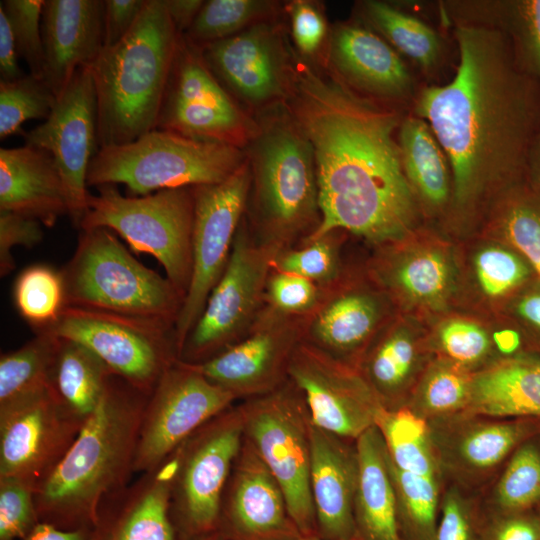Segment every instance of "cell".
I'll return each mask as SVG.
<instances>
[{
  "mask_svg": "<svg viewBox=\"0 0 540 540\" xmlns=\"http://www.w3.org/2000/svg\"><path fill=\"white\" fill-rule=\"evenodd\" d=\"M288 77L283 106L311 145L319 189L321 220L305 240L334 230L378 245L404 240L417 208L396 141L399 113L291 45Z\"/></svg>",
  "mask_w": 540,
  "mask_h": 540,
  "instance_id": "obj_1",
  "label": "cell"
},
{
  "mask_svg": "<svg viewBox=\"0 0 540 540\" xmlns=\"http://www.w3.org/2000/svg\"><path fill=\"white\" fill-rule=\"evenodd\" d=\"M454 78L422 90L416 113L428 123L452 171L456 206L465 209L495 180L515 170L530 124L527 87L502 33L489 26H457Z\"/></svg>",
  "mask_w": 540,
  "mask_h": 540,
  "instance_id": "obj_2",
  "label": "cell"
},
{
  "mask_svg": "<svg viewBox=\"0 0 540 540\" xmlns=\"http://www.w3.org/2000/svg\"><path fill=\"white\" fill-rule=\"evenodd\" d=\"M150 394L113 375L94 413L35 488L40 522L60 529L94 528L102 502L128 485Z\"/></svg>",
  "mask_w": 540,
  "mask_h": 540,
  "instance_id": "obj_3",
  "label": "cell"
},
{
  "mask_svg": "<svg viewBox=\"0 0 540 540\" xmlns=\"http://www.w3.org/2000/svg\"><path fill=\"white\" fill-rule=\"evenodd\" d=\"M181 34L163 0H147L131 31L91 66L98 149L154 130Z\"/></svg>",
  "mask_w": 540,
  "mask_h": 540,
  "instance_id": "obj_4",
  "label": "cell"
},
{
  "mask_svg": "<svg viewBox=\"0 0 540 540\" xmlns=\"http://www.w3.org/2000/svg\"><path fill=\"white\" fill-rule=\"evenodd\" d=\"M277 107L259 117L246 148L251 185L245 217L254 236L279 250L308 238L321 220L311 145L289 113Z\"/></svg>",
  "mask_w": 540,
  "mask_h": 540,
  "instance_id": "obj_5",
  "label": "cell"
},
{
  "mask_svg": "<svg viewBox=\"0 0 540 540\" xmlns=\"http://www.w3.org/2000/svg\"><path fill=\"white\" fill-rule=\"evenodd\" d=\"M64 304L175 326L185 296L167 278L139 262L107 228L81 230L76 250L60 271Z\"/></svg>",
  "mask_w": 540,
  "mask_h": 540,
  "instance_id": "obj_6",
  "label": "cell"
},
{
  "mask_svg": "<svg viewBox=\"0 0 540 540\" xmlns=\"http://www.w3.org/2000/svg\"><path fill=\"white\" fill-rule=\"evenodd\" d=\"M247 159L232 145L154 129L136 140L99 148L87 172V186L123 184L130 196L216 184Z\"/></svg>",
  "mask_w": 540,
  "mask_h": 540,
  "instance_id": "obj_7",
  "label": "cell"
},
{
  "mask_svg": "<svg viewBox=\"0 0 540 540\" xmlns=\"http://www.w3.org/2000/svg\"><path fill=\"white\" fill-rule=\"evenodd\" d=\"M194 194L192 187L124 196L116 185L97 186L90 194L80 230L107 228L135 252L152 255L166 277L185 296L192 275Z\"/></svg>",
  "mask_w": 540,
  "mask_h": 540,
  "instance_id": "obj_8",
  "label": "cell"
},
{
  "mask_svg": "<svg viewBox=\"0 0 540 540\" xmlns=\"http://www.w3.org/2000/svg\"><path fill=\"white\" fill-rule=\"evenodd\" d=\"M34 332L80 343L146 394L178 359L175 326L158 320L64 306L53 323Z\"/></svg>",
  "mask_w": 540,
  "mask_h": 540,
  "instance_id": "obj_9",
  "label": "cell"
},
{
  "mask_svg": "<svg viewBox=\"0 0 540 540\" xmlns=\"http://www.w3.org/2000/svg\"><path fill=\"white\" fill-rule=\"evenodd\" d=\"M245 435L279 483L302 536L314 535L310 418L302 394L288 380L242 405Z\"/></svg>",
  "mask_w": 540,
  "mask_h": 540,
  "instance_id": "obj_10",
  "label": "cell"
},
{
  "mask_svg": "<svg viewBox=\"0 0 540 540\" xmlns=\"http://www.w3.org/2000/svg\"><path fill=\"white\" fill-rule=\"evenodd\" d=\"M244 437L242 406L229 407L178 448L170 509L182 540L216 533L223 495Z\"/></svg>",
  "mask_w": 540,
  "mask_h": 540,
  "instance_id": "obj_11",
  "label": "cell"
},
{
  "mask_svg": "<svg viewBox=\"0 0 540 540\" xmlns=\"http://www.w3.org/2000/svg\"><path fill=\"white\" fill-rule=\"evenodd\" d=\"M278 251L254 236L244 215L225 271L186 337L178 360L205 362L245 336L264 307L266 281Z\"/></svg>",
  "mask_w": 540,
  "mask_h": 540,
  "instance_id": "obj_12",
  "label": "cell"
},
{
  "mask_svg": "<svg viewBox=\"0 0 540 540\" xmlns=\"http://www.w3.org/2000/svg\"><path fill=\"white\" fill-rule=\"evenodd\" d=\"M155 129L245 150L260 124L222 86L201 49L181 35Z\"/></svg>",
  "mask_w": 540,
  "mask_h": 540,
  "instance_id": "obj_13",
  "label": "cell"
},
{
  "mask_svg": "<svg viewBox=\"0 0 540 540\" xmlns=\"http://www.w3.org/2000/svg\"><path fill=\"white\" fill-rule=\"evenodd\" d=\"M250 185L247 157L224 181L192 187V275L175 323L178 354L228 264L238 227L246 213Z\"/></svg>",
  "mask_w": 540,
  "mask_h": 540,
  "instance_id": "obj_14",
  "label": "cell"
},
{
  "mask_svg": "<svg viewBox=\"0 0 540 540\" xmlns=\"http://www.w3.org/2000/svg\"><path fill=\"white\" fill-rule=\"evenodd\" d=\"M236 397L192 365L176 360L148 397L140 425L134 473L159 466L197 430L231 407Z\"/></svg>",
  "mask_w": 540,
  "mask_h": 540,
  "instance_id": "obj_15",
  "label": "cell"
},
{
  "mask_svg": "<svg viewBox=\"0 0 540 540\" xmlns=\"http://www.w3.org/2000/svg\"><path fill=\"white\" fill-rule=\"evenodd\" d=\"M26 145L49 152L65 186L76 228L88 210L87 172L98 150L97 97L91 67H80L44 122L23 133Z\"/></svg>",
  "mask_w": 540,
  "mask_h": 540,
  "instance_id": "obj_16",
  "label": "cell"
},
{
  "mask_svg": "<svg viewBox=\"0 0 540 540\" xmlns=\"http://www.w3.org/2000/svg\"><path fill=\"white\" fill-rule=\"evenodd\" d=\"M288 378L302 394L311 423L344 439L356 440L375 426L385 407L358 367L303 341L293 353Z\"/></svg>",
  "mask_w": 540,
  "mask_h": 540,
  "instance_id": "obj_17",
  "label": "cell"
},
{
  "mask_svg": "<svg viewBox=\"0 0 540 540\" xmlns=\"http://www.w3.org/2000/svg\"><path fill=\"white\" fill-rule=\"evenodd\" d=\"M200 49L215 77L248 111L266 112L286 101L290 44L274 19Z\"/></svg>",
  "mask_w": 540,
  "mask_h": 540,
  "instance_id": "obj_18",
  "label": "cell"
},
{
  "mask_svg": "<svg viewBox=\"0 0 540 540\" xmlns=\"http://www.w3.org/2000/svg\"><path fill=\"white\" fill-rule=\"evenodd\" d=\"M305 318L264 305L242 339L209 360L190 365L236 399L270 393L288 380L291 358L303 341Z\"/></svg>",
  "mask_w": 540,
  "mask_h": 540,
  "instance_id": "obj_19",
  "label": "cell"
},
{
  "mask_svg": "<svg viewBox=\"0 0 540 540\" xmlns=\"http://www.w3.org/2000/svg\"><path fill=\"white\" fill-rule=\"evenodd\" d=\"M82 426L61 410L48 389L0 407V478L36 488Z\"/></svg>",
  "mask_w": 540,
  "mask_h": 540,
  "instance_id": "obj_20",
  "label": "cell"
},
{
  "mask_svg": "<svg viewBox=\"0 0 540 540\" xmlns=\"http://www.w3.org/2000/svg\"><path fill=\"white\" fill-rule=\"evenodd\" d=\"M222 500L232 531L247 540H295L301 533L290 517L284 493L245 435Z\"/></svg>",
  "mask_w": 540,
  "mask_h": 540,
  "instance_id": "obj_21",
  "label": "cell"
},
{
  "mask_svg": "<svg viewBox=\"0 0 540 540\" xmlns=\"http://www.w3.org/2000/svg\"><path fill=\"white\" fill-rule=\"evenodd\" d=\"M178 449L133 484L106 498L95 526L97 540H182L171 517V485Z\"/></svg>",
  "mask_w": 540,
  "mask_h": 540,
  "instance_id": "obj_22",
  "label": "cell"
},
{
  "mask_svg": "<svg viewBox=\"0 0 540 540\" xmlns=\"http://www.w3.org/2000/svg\"><path fill=\"white\" fill-rule=\"evenodd\" d=\"M41 31L43 79L58 98L80 67H91L104 48L103 0H45Z\"/></svg>",
  "mask_w": 540,
  "mask_h": 540,
  "instance_id": "obj_23",
  "label": "cell"
},
{
  "mask_svg": "<svg viewBox=\"0 0 540 540\" xmlns=\"http://www.w3.org/2000/svg\"><path fill=\"white\" fill-rule=\"evenodd\" d=\"M354 90L399 99L411 89V77L397 51L373 31L339 24L330 32L326 56L319 61Z\"/></svg>",
  "mask_w": 540,
  "mask_h": 540,
  "instance_id": "obj_24",
  "label": "cell"
},
{
  "mask_svg": "<svg viewBox=\"0 0 540 540\" xmlns=\"http://www.w3.org/2000/svg\"><path fill=\"white\" fill-rule=\"evenodd\" d=\"M310 424L311 492L316 521L326 540L356 538V447Z\"/></svg>",
  "mask_w": 540,
  "mask_h": 540,
  "instance_id": "obj_25",
  "label": "cell"
},
{
  "mask_svg": "<svg viewBox=\"0 0 540 540\" xmlns=\"http://www.w3.org/2000/svg\"><path fill=\"white\" fill-rule=\"evenodd\" d=\"M384 315L380 297L347 288L342 279L330 287L317 309L305 318L303 342L345 364L358 367L359 355Z\"/></svg>",
  "mask_w": 540,
  "mask_h": 540,
  "instance_id": "obj_26",
  "label": "cell"
},
{
  "mask_svg": "<svg viewBox=\"0 0 540 540\" xmlns=\"http://www.w3.org/2000/svg\"><path fill=\"white\" fill-rule=\"evenodd\" d=\"M0 210L52 227L68 215L65 186L52 155L24 144L0 149Z\"/></svg>",
  "mask_w": 540,
  "mask_h": 540,
  "instance_id": "obj_27",
  "label": "cell"
},
{
  "mask_svg": "<svg viewBox=\"0 0 540 540\" xmlns=\"http://www.w3.org/2000/svg\"><path fill=\"white\" fill-rule=\"evenodd\" d=\"M355 441L358 478L354 509L362 540H401L398 497L383 437L373 426Z\"/></svg>",
  "mask_w": 540,
  "mask_h": 540,
  "instance_id": "obj_28",
  "label": "cell"
},
{
  "mask_svg": "<svg viewBox=\"0 0 540 540\" xmlns=\"http://www.w3.org/2000/svg\"><path fill=\"white\" fill-rule=\"evenodd\" d=\"M463 424L456 432L434 442L440 464L459 475H479L494 470L521 441L530 428L523 421L476 420L459 415Z\"/></svg>",
  "mask_w": 540,
  "mask_h": 540,
  "instance_id": "obj_29",
  "label": "cell"
},
{
  "mask_svg": "<svg viewBox=\"0 0 540 540\" xmlns=\"http://www.w3.org/2000/svg\"><path fill=\"white\" fill-rule=\"evenodd\" d=\"M465 415L540 416V361L511 359L472 377Z\"/></svg>",
  "mask_w": 540,
  "mask_h": 540,
  "instance_id": "obj_30",
  "label": "cell"
},
{
  "mask_svg": "<svg viewBox=\"0 0 540 540\" xmlns=\"http://www.w3.org/2000/svg\"><path fill=\"white\" fill-rule=\"evenodd\" d=\"M58 339L48 390L61 410L83 425L97 409L115 374L85 346Z\"/></svg>",
  "mask_w": 540,
  "mask_h": 540,
  "instance_id": "obj_31",
  "label": "cell"
},
{
  "mask_svg": "<svg viewBox=\"0 0 540 540\" xmlns=\"http://www.w3.org/2000/svg\"><path fill=\"white\" fill-rule=\"evenodd\" d=\"M398 142L414 193L433 208L445 205L450 195V164L428 123L419 117L403 119Z\"/></svg>",
  "mask_w": 540,
  "mask_h": 540,
  "instance_id": "obj_32",
  "label": "cell"
},
{
  "mask_svg": "<svg viewBox=\"0 0 540 540\" xmlns=\"http://www.w3.org/2000/svg\"><path fill=\"white\" fill-rule=\"evenodd\" d=\"M390 463L417 475L440 477L441 464L429 422L410 407H383L376 418Z\"/></svg>",
  "mask_w": 540,
  "mask_h": 540,
  "instance_id": "obj_33",
  "label": "cell"
},
{
  "mask_svg": "<svg viewBox=\"0 0 540 540\" xmlns=\"http://www.w3.org/2000/svg\"><path fill=\"white\" fill-rule=\"evenodd\" d=\"M379 276L406 299L439 307L450 291L452 269L441 251L422 249L390 260L380 268Z\"/></svg>",
  "mask_w": 540,
  "mask_h": 540,
  "instance_id": "obj_34",
  "label": "cell"
},
{
  "mask_svg": "<svg viewBox=\"0 0 540 540\" xmlns=\"http://www.w3.org/2000/svg\"><path fill=\"white\" fill-rule=\"evenodd\" d=\"M1 354L0 407L48 389L49 373L59 339L47 333Z\"/></svg>",
  "mask_w": 540,
  "mask_h": 540,
  "instance_id": "obj_35",
  "label": "cell"
},
{
  "mask_svg": "<svg viewBox=\"0 0 540 540\" xmlns=\"http://www.w3.org/2000/svg\"><path fill=\"white\" fill-rule=\"evenodd\" d=\"M416 362L412 337L401 328L389 331L363 359L359 370L382 404L396 407V398L407 385Z\"/></svg>",
  "mask_w": 540,
  "mask_h": 540,
  "instance_id": "obj_36",
  "label": "cell"
},
{
  "mask_svg": "<svg viewBox=\"0 0 540 540\" xmlns=\"http://www.w3.org/2000/svg\"><path fill=\"white\" fill-rule=\"evenodd\" d=\"M362 13L396 51L422 68L429 69L435 65L440 54V40L424 22L380 1L364 2Z\"/></svg>",
  "mask_w": 540,
  "mask_h": 540,
  "instance_id": "obj_37",
  "label": "cell"
},
{
  "mask_svg": "<svg viewBox=\"0 0 540 540\" xmlns=\"http://www.w3.org/2000/svg\"><path fill=\"white\" fill-rule=\"evenodd\" d=\"M278 4L263 0L204 1L183 37L203 48L227 39L260 22L274 19Z\"/></svg>",
  "mask_w": 540,
  "mask_h": 540,
  "instance_id": "obj_38",
  "label": "cell"
},
{
  "mask_svg": "<svg viewBox=\"0 0 540 540\" xmlns=\"http://www.w3.org/2000/svg\"><path fill=\"white\" fill-rule=\"evenodd\" d=\"M472 377L455 362L436 363L408 407L428 422L462 415L469 404Z\"/></svg>",
  "mask_w": 540,
  "mask_h": 540,
  "instance_id": "obj_39",
  "label": "cell"
},
{
  "mask_svg": "<svg viewBox=\"0 0 540 540\" xmlns=\"http://www.w3.org/2000/svg\"><path fill=\"white\" fill-rule=\"evenodd\" d=\"M15 306L33 330L53 323L64 308V287L60 271L46 265L23 270L13 289Z\"/></svg>",
  "mask_w": 540,
  "mask_h": 540,
  "instance_id": "obj_40",
  "label": "cell"
},
{
  "mask_svg": "<svg viewBox=\"0 0 540 540\" xmlns=\"http://www.w3.org/2000/svg\"><path fill=\"white\" fill-rule=\"evenodd\" d=\"M340 232L334 230L279 250L273 258L272 269L296 274L324 288L336 285L342 279L338 246Z\"/></svg>",
  "mask_w": 540,
  "mask_h": 540,
  "instance_id": "obj_41",
  "label": "cell"
},
{
  "mask_svg": "<svg viewBox=\"0 0 540 540\" xmlns=\"http://www.w3.org/2000/svg\"><path fill=\"white\" fill-rule=\"evenodd\" d=\"M56 101L44 79L30 73L14 81H0V138L21 132L27 120H46Z\"/></svg>",
  "mask_w": 540,
  "mask_h": 540,
  "instance_id": "obj_42",
  "label": "cell"
},
{
  "mask_svg": "<svg viewBox=\"0 0 540 540\" xmlns=\"http://www.w3.org/2000/svg\"><path fill=\"white\" fill-rule=\"evenodd\" d=\"M389 465L400 516L416 540H435L440 477L404 472L395 468L390 461Z\"/></svg>",
  "mask_w": 540,
  "mask_h": 540,
  "instance_id": "obj_43",
  "label": "cell"
},
{
  "mask_svg": "<svg viewBox=\"0 0 540 540\" xmlns=\"http://www.w3.org/2000/svg\"><path fill=\"white\" fill-rule=\"evenodd\" d=\"M492 496L506 512L524 510L540 501V450L535 445L525 443L514 451Z\"/></svg>",
  "mask_w": 540,
  "mask_h": 540,
  "instance_id": "obj_44",
  "label": "cell"
},
{
  "mask_svg": "<svg viewBox=\"0 0 540 540\" xmlns=\"http://www.w3.org/2000/svg\"><path fill=\"white\" fill-rule=\"evenodd\" d=\"M45 0H4L0 8L4 11L14 40L18 56L26 62L29 73L43 79L44 46L41 31V16Z\"/></svg>",
  "mask_w": 540,
  "mask_h": 540,
  "instance_id": "obj_45",
  "label": "cell"
},
{
  "mask_svg": "<svg viewBox=\"0 0 540 540\" xmlns=\"http://www.w3.org/2000/svg\"><path fill=\"white\" fill-rule=\"evenodd\" d=\"M328 289L296 274L272 269L266 281L264 305L283 315L307 317L317 309Z\"/></svg>",
  "mask_w": 540,
  "mask_h": 540,
  "instance_id": "obj_46",
  "label": "cell"
},
{
  "mask_svg": "<svg viewBox=\"0 0 540 540\" xmlns=\"http://www.w3.org/2000/svg\"><path fill=\"white\" fill-rule=\"evenodd\" d=\"M39 522L35 487L0 478V540H22Z\"/></svg>",
  "mask_w": 540,
  "mask_h": 540,
  "instance_id": "obj_47",
  "label": "cell"
},
{
  "mask_svg": "<svg viewBox=\"0 0 540 540\" xmlns=\"http://www.w3.org/2000/svg\"><path fill=\"white\" fill-rule=\"evenodd\" d=\"M474 266L481 289L492 297L506 294L522 284L529 275V268L519 256L499 247L479 251Z\"/></svg>",
  "mask_w": 540,
  "mask_h": 540,
  "instance_id": "obj_48",
  "label": "cell"
},
{
  "mask_svg": "<svg viewBox=\"0 0 540 540\" xmlns=\"http://www.w3.org/2000/svg\"><path fill=\"white\" fill-rule=\"evenodd\" d=\"M287 13L296 52L306 59L321 61L330 36L323 10L316 2L295 0L287 6Z\"/></svg>",
  "mask_w": 540,
  "mask_h": 540,
  "instance_id": "obj_49",
  "label": "cell"
},
{
  "mask_svg": "<svg viewBox=\"0 0 540 540\" xmlns=\"http://www.w3.org/2000/svg\"><path fill=\"white\" fill-rule=\"evenodd\" d=\"M439 342L444 353L459 365L480 361L490 348L485 330L465 320L445 323L439 332Z\"/></svg>",
  "mask_w": 540,
  "mask_h": 540,
  "instance_id": "obj_50",
  "label": "cell"
},
{
  "mask_svg": "<svg viewBox=\"0 0 540 540\" xmlns=\"http://www.w3.org/2000/svg\"><path fill=\"white\" fill-rule=\"evenodd\" d=\"M503 230L540 276V212L529 204L516 203L503 218Z\"/></svg>",
  "mask_w": 540,
  "mask_h": 540,
  "instance_id": "obj_51",
  "label": "cell"
},
{
  "mask_svg": "<svg viewBox=\"0 0 540 540\" xmlns=\"http://www.w3.org/2000/svg\"><path fill=\"white\" fill-rule=\"evenodd\" d=\"M42 223L32 217L8 210H0V276L15 269L12 249L16 246L31 248L43 238Z\"/></svg>",
  "mask_w": 540,
  "mask_h": 540,
  "instance_id": "obj_52",
  "label": "cell"
},
{
  "mask_svg": "<svg viewBox=\"0 0 540 540\" xmlns=\"http://www.w3.org/2000/svg\"><path fill=\"white\" fill-rule=\"evenodd\" d=\"M441 503L435 540H475L470 508L460 490L451 487L445 492Z\"/></svg>",
  "mask_w": 540,
  "mask_h": 540,
  "instance_id": "obj_53",
  "label": "cell"
},
{
  "mask_svg": "<svg viewBox=\"0 0 540 540\" xmlns=\"http://www.w3.org/2000/svg\"><path fill=\"white\" fill-rule=\"evenodd\" d=\"M147 0H104V47L121 41L133 28Z\"/></svg>",
  "mask_w": 540,
  "mask_h": 540,
  "instance_id": "obj_54",
  "label": "cell"
},
{
  "mask_svg": "<svg viewBox=\"0 0 540 540\" xmlns=\"http://www.w3.org/2000/svg\"><path fill=\"white\" fill-rule=\"evenodd\" d=\"M15 40L4 11L0 8V81H14L26 73L19 67Z\"/></svg>",
  "mask_w": 540,
  "mask_h": 540,
  "instance_id": "obj_55",
  "label": "cell"
},
{
  "mask_svg": "<svg viewBox=\"0 0 540 540\" xmlns=\"http://www.w3.org/2000/svg\"><path fill=\"white\" fill-rule=\"evenodd\" d=\"M493 540H540V528L531 519L511 517L497 525Z\"/></svg>",
  "mask_w": 540,
  "mask_h": 540,
  "instance_id": "obj_56",
  "label": "cell"
},
{
  "mask_svg": "<svg viewBox=\"0 0 540 540\" xmlns=\"http://www.w3.org/2000/svg\"><path fill=\"white\" fill-rule=\"evenodd\" d=\"M22 540H97V534L95 527L65 530L39 522Z\"/></svg>",
  "mask_w": 540,
  "mask_h": 540,
  "instance_id": "obj_57",
  "label": "cell"
},
{
  "mask_svg": "<svg viewBox=\"0 0 540 540\" xmlns=\"http://www.w3.org/2000/svg\"><path fill=\"white\" fill-rule=\"evenodd\" d=\"M177 32L183 35L200 11L202 0H163Z\"/></svg>",
  "mask_w": 540,
  "mask_h": 540,
  "instance_id": "obj_58",
  "label": "cell"
},
{
  "mask_svg": "<svg viewBox=\"0 0 540 540\" xmlns=\"http://www.w3.org/2000/svg\"><path fill=\"white\" fill-rule=\"evenodd\" d=\"M522 15L528 30L533 56L540 70V0L524 2Z\"/></svg>",
  "mask_w": 540,
  "mask_h": 540,
  "instance_id": "obj_59",
  "label": "cell"
},
{
  "mask_svg": "<svg viewBox=\"0 0 540 540\" xmlns=\"http://www.w3.org/2000/svg\"><path fill=\"white\" fill-rule=\"evenodd\" d=\"M518 315L540 331V291L524 295L516 305Z\"/></svg>",
  "mask_w": 540,
  "mask_h": 540,
  "instance_id": "obj_60",
  "label": "cell"
},
{
  "mask_svg": "<svg viewBox=\"0 0 540 540\" xmlns=\"http://www.w3.org/2000/svg\"><path fill=\"white\" fill-rule=\"evenodd\" d=\"M493 338L496 347L504 354H511L520 346V336L514 330L505 329L497 331Z\"/></svg>",
  "mask_w": 540,
  "mask_h": 540,
  "instance_id": "obj_61",
  "label": "cell"
},
{
  "mask_svg": "<svg viewBox=\"0 0 540 540\" xmlns=\"http://www.w3.org/2000/svg\"><path fill=\"white\" fill-rule=\"evenodd\" d=\"M295 540H326V539L319 538V537H316V536L312 535V536H301V537H299V538H297ZM352 540H362V539H361V537L357 536L356 538H354Z\"/></svg>",
  "mask_w": 540,
  "mask_h": 540,
  "instance_id": "obj_62",
  "label": "cell"
},
{
  "mask_svg": "<svg viewBox=\"0 0 540 540\" xmlns=\"http://www.w3.org/2000/svg\"><path fill=\"white\" fill-rule=\"evenodd\" d=\"M198 540H220V536L218 533H213Z\"/></svg>",
  "mask_w": 540,
  "mask_h": 540,
  "instance_id": "obj_63",
  "label": "cell"
}]
</instances>
